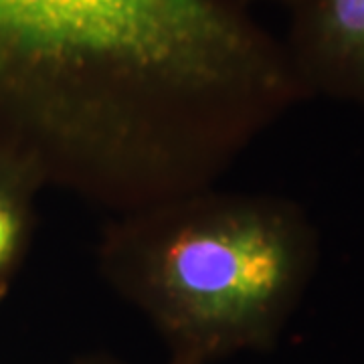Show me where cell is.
<instances>
[{"mask_svg":"<svg viewBox=\"0 0 364 364\" xmlns=\"http://www.w3.org/2000/svg\"><path fill=\"white\" fill-rule=\"evenodd\" d=\"M0 85L45 107L69 160L102 164L148 150L154 119L301 95L239 0H0Z\"/></svg>","mask_w":364,"mask_h":364,"instance_id":"6da1fadb","label":"cell"},{"mask_svg":"<svg viewBox=\"0 0 364 364\" xmlns=\"http://www.w3.org/2000/svg\"><path fill=\"white\" fill-rule=\"evenodd\" d=\"M312 231L291 208H203L150 251L144 301L182 364L272 338L312 272Z\"/></svg>","mask_w":364,"mask_h":364,"instance_id":"7a4b0ae2","label":"cell"},{"mask_svg":"<svg viewBox=\"0 0 364 364\" xmlns=\"http://www.w3.org/2000/svg\"><path fill=\"white\" fill-rule=\"evenodd\" d=\"M284 43L306 91L364 105V0H287Z\"/></svg>","mask_w":364,"mask_h":364,"instance_id":"3957f363","label":"cell"},{"mask_svg":"<svg viewBox=\"0 0 364 364\" xmlns=\"http://www.w3.org/2000/svg\"><path fill=\"white\" fill-rule=\"evenodd\" d=\"M23 237V210L6 186L0 184V273L16 257Z\"/></svg>","mask_w":364,"mask_h":364,"instance_id":"277c9868","label":"cell"},{"mask_svg":"<svg viewBox=\"0 0 364 364\" xmlns=\"http://www.w3.org/2000/svg\"><path fill=\"white\" fill-rule=\"evenodd\" d=\"M239 2H243V4L247 6V2H251V0H239ZM279 2H286V4H287V0H279Z\"/></svg>","mask_w":364,"mask_h":364,"instance_id":"5b68a950","label":"cell"}]
</instances>
